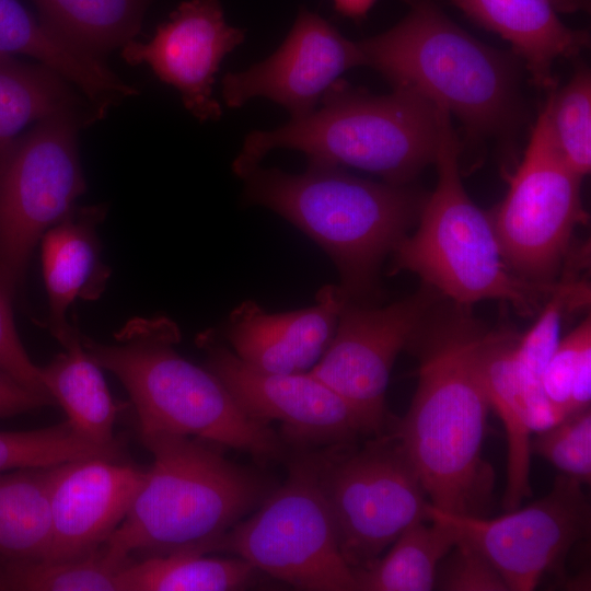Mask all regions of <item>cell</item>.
<instances>
[{"mask_svg":"<svg viewBox=\"0 0 591 591\" xmlns=\"http://www.w3.org/2000/svg\"><path fill=\"white\" fill-rule=\"evenodd\" d=\"M454 304L428 314L407 345L417 358V387L392 427L415 466L430 505L466 517H488L495 472L483 456L490 409L479 349L485 329Z\"/></svg>","mask_w":591,"mask_h":591,"instance_id":"obj_1","label":"cell"},{"mask_svg":"<svg viewBox=\"0 0 591 591\" xmlns=\"http://www.w3.org/2000/svg\"><path fill=\"white\" fill-rule=\"evenodd\" d=\"M243 179L244 201L276 212L316 242L336 265L348 301L364 304L381 264L426 199L408 184L373 182L312 160L301 173L258 165Z\"/></svg>","mask_w":591,"mask_h":591,"instance_id":"obj_2","label":"cell"},{"mask_svg":"<svg viewBox=\"0 0 591 591\" xmlns=\"http://www.w3.org/2000/svg\"><path fill=\"white\" fill-rule=\"evenodd\" d=\"M407 14L357 42L363 66L455 115L472 139L514 138L524 118L520 59L456 25L434 0H404Z\"/></svg>","mask_w":591,"mask_h":591,"instance_id":"obj_3","label":"cell"},{"mask_svg":"<svg viewBox=\"0 0 591 591\" xmlns=\"http://www.w3.org/2000/svg\"><path fill=\"white\" fill-rule=\"evenodd\" d=\"M81 339L89 356L128 392L140 432L195 437L260 462L281 456L283 445L269 424L248 416L209 369L175 351L181 332L171 318L135 317L111 344Z\"/></svg>","mask_w":591,"mask_h":591,"instance_id":"obj_4","label":"cell"},{"mask_svg":"<svg viewBox=\"0 0 591 591\" xmlns=\"http://www.w3.org/2000/svg\"><path fill=\"white\" fill-rule=\"evenodd\" d=\"M153 456L129 511L102 548L118 564L131 555L206 554L264 498L267 483L189 436L140 432Z\"/></svg>","mask_w":591,"mask_h":591,"instance_id":"obj_5","label":"cell"},{"mask_svg":"<svg viewBox=\"0 0 591 591\" xmlns=\"http://www.w3.org/2000/svg\"><path fill=\"white\" fill-rule=\"evenodd\" d=\"M438 141L439 111L429 100L403 88L373 94L339 79L309 116L247 134L232 171L244 178L273 150L290 149L403 185L434 163Z\"/></svg>","mask_w":591,"mask_h":591,"instance_id":"obj_6","label":"cell"},{"mask_svg":"<svg viewBox=\"0 0 591 591\" xmlns=\"http://www.w3.org/2000/svg\"><path fill=\"white\" fill-rule=\"evenodd\" d=\"M438 111L437 185L425 199L417 229L392 253L391 273H414L455 304L499 300L523 315H532L558 283L530 282L511 270L490 213L474 204L462 184V143L451 115L439 106Z\"/></svg>","mask_w":591,"mask_h":591,"instance_id":"obj_7","label":"cell"},{"mask_svg":"<svg viewBox=\"0 0 591 591\" xmlns=\"http://www.w3.org/2000/svg\"><path fill=\"white\" fill-rule=\"evenodd\" d=\"M323 454L290 465L286 483L251 518L234 524L213 551H228L300 590L357 591L324 493Z\"/></svg>","mask_w":591,"mask_h":591,"instance_id":"obj_8","label":"cell"},{"mask_svg":"<svg viewBox=\"0 0 591 591\" xmlns=\"http://www.w3.org/2000/svg\"><path fill=\"white\" fill-rule=\"evenodd\" d=\"M370 438L334 445L322 460L339 549L354 572L371 566L407 526L427 520L429 503L393 430Z\"/></svg>","mask_w":591,"mask_h":591,"instance_id":"obj_9","label":"cell"},{"mask_svg":"<svg viewBox=\"0 0 591 591\" xmlns=\"http://www.w3.org/2000/svg\"><path fill=\"white\" fill-rule=\"evenodd\" d=\"M96 119L85 113L53 115L0 154V285L12 296L38 240L85 190L78 131Z\"/></svg>","mask_w":591,"mask_h":591,"instance_id":"obj_10","label":"cell"},{"mask_svg":"<svg viewBox=\"0 0 591 591\" xmlns=\"http://www.w3.org/2000/svg\"><path fill=\"white\" fill-rule=\"evenodd\" d=\"M581 178L557 146L546 102L506 197L490 213L505 259L522 279L556 283L572 232L587 220Z\"/></svg>","mask_w":591,"mask_h":591,"instance_id":"obj_11","label":"cell"},{"mask_svg":"<svg viewBox=\"0 0 591 591\" xmlns=\"http://www.w3.org/2000/svg\"><path fill=\"white\" fill-rule=\"evenodd\" d=\"M582 485L559 474L547 495L498 518L452 514L430 502L426 517L483 553L509 591H531L590 533L591 507Z\"/></svg>","mask_w":591,"mask_h":591,"instance_id":"obj_12","label":"cell"},{"mask_svg":"<svg viewBox=\"0 0 591 591\" xmlns=\"http://www.w3.org/2000/svg\"><path fill=\"white\" fill-rule=\"evenodd\" d=\"M436 293L427 286L384 306L347 301L329 345L309 371L348 402L370 436L386 432L392 367L431 311Z\"/></svg>","mask_w":591,"mask_h":591,"instance_id":"obj_13","label":"cell"},{"mask_svg":"<svg viewBox=\"0 0 591 591\" xmlns=\"http://www.w3.org/2000/svg\"><path fill=\"white\" fill-rule=\"evenodd\" d=\"M198 339L207 355V369L240 407L263 422L279 421L293 441L334 447L372 437L348 402L309 371H264L217 343L211 332Z\"/></svg>","mask_w":591,"mask_h":591,"instance_id":"obj_14","label":"cell"},{"mask_svg":"<svg viewBox=\"0 0 591 591\" xmlns=\"http://www.w3.org/2000/svg\"><path fill=\"white\" fill-rule=\"evenodd\" d=\"M360 66L363 61L357 42L302 8L287 37L270 56L223 76L221 95L230 108L264 97L297 120L316 109L323 94L344 72Z\"/></svg>","mask_w":591,"mask_h":591,"instance_id":"obj_15","label":"cell"},{"mask_svg":"<svg viewBox=\"0 0 591 591\" xmlns=\"http://www.w3.org/2000/svg\"><path fill=\"white\" fill-rule=\"evenodd\" d=\"M245 39V31L227 23L219 0L182 2L147 43L121 47L124 60L148 65L181 94L185 108L199 121L218 120L220 103L212 96L222 60Z\"/></svg>","mask_w":591,"mask_h":591,"instance_id":"obj_16","label":"cell"},{"mask_svg":"<svg viewBox=\"0 0 591 591\" xmlns=\"http://www.w3.org/2000/svg\"><path fill=\"white\" fill-rule=\"evenodd\" d=\"M146 472L105 457L50 467V543L47 560H67L99 549L125 519Z\"/></svg>","mask_w":591,"mask_h":591,"instance_id":"obj_17","label":"cell"},{"mask_svg":"<svg viewBox=\"0 0 591 591\" xmlns=\"http://www.w3.org/2000/svg\"><path fill=\"white\" fill-rule=\"evenodd\" d=\"M310 308L268 313L256 302L239 304L225 329L233 352L250 366L276 373L310 371L335 333L348 299L339 286L327 285Z\"/></svg>","mask_w":591,"mask_h":591,"instance_id":"obj_18","label":"cell"},{"mask_svg":"<svg viewBox=\"0 0 591 591\" xmlns=\"http://www.w3.org/2000/svg\"><path fill=\"white\" fill-rule=\"evenodd\" d=\"M471 20L500 35L523 61L532 82L555 86L553 67L590 45L584 30L568 27L560 12L589 11L590 0H449Z\"/></svg>","mask_w":591,"mask_h":591,"instance_id":"obj_19","label":"cell"},{"mask_svg":"<svg viewBox=\"0 0 591 591\" xmlns=\"http://www.w3.org/2000/svg\"><path fill=\"white\" fill-rule=\"evenodd\" d=\"M105 213L103 205L73 208L43 236L47 327L60 344L78 332L68 320L69 308L78 298L97 299L109 277L96 235V225Z\"/></svg>","mask_w":591,"mask_h":591,"instance_id":"obj_20","label":"cell"},{"mask_svg":"<svg viewBox=\"0 0 591 591\" xmlns=\"http://www.w3.org/2000/svg\"><path fill=\"white\" fill-rule=\"evenodd\" d=\"M0 55H26L37 59L101 109H109L135 93V88L101 58L68 43L18 0H0Z\"/></svg>","mask_w":591,"mask_h":591,"instance_id":"obj_21","label":"cell"},{"mask_svg":"<svg viewBox=\"0 0 591 591\" xmlns=\"http://www.w3.org/2000/svg\"><path fill=\"white\" fill-rule=\"evenodd\" d=\"M514 333L486 332L479 349L480 370L490 409L505 427L507 436V482L502 498L506 511L532 495L530 485L531 436L533 434L518 374Z\"/></svg>","mask_w":591,"mask_h":591,"instance_id":"obj_22","label":"cell"},{"mask_svg":"<svg viewBox=\"0 0 591 591\" xmlns=\"http://www.w3.org/2000/svg\"><path fill=\"white\" fill-rule=\"evenodd\" d=\"M61 346L63 351L40 368L46 391L62 407L67 421L80 438L104 447L118 443L113 428L119 408L101 367L84 349L79 332Z\"/></svg>","mask_w":591,"mask_h":591,"instance_id":"obj_23","label":"cell"},{"mask_svg":"<svg viewBox=\"0 0 591 591\" xmlns=\"http://www.w3.org/2000/svg\"><path fill=\"white\" fill-rule=\"evenodd\" d=\"M51 68L0 55V154L27 125L60 113L104 115Z\"/></svg>","mask_w":591,"mask_h":591,"instance_id":"obj_24","label":"cell"},{"mask_svg":"<svg viewBox=\"0 0 591 591\" xmlns=\"http://www.w3.org/2000/svg\"><path fill=\"white\" fill-rule=\"evenodd\" d=\"M39 20L73 46L101 58L135 39L155 0H33Z\"/></svg>","mask_w":591,"mask_h":591,"instance_id":"obj_25","label":"cell"},{"mask_svg":"<svg viewBox=\"0 0 591 591\" xmlns=\"http://www.w3.org/2000/svg\"><path fill=\"white\" fill-rule=\"evenodd\" d=\"M457 540L453 529L442 522H414L384 557L355 571L357 591L433 590L438 567Z\"/></svg>","mask_w":591,"mask_h":591,"instance_id":"obj_26","label":"cell"},{"mask_svg":"<svg viewBox=\"0 0 591 591\" xmlns=\"http://www.w3.org/2000/svg\"><path fill=\"white\" fill-rule=\"evenodd\" d=\"M256 569L237 558L192 551L130 560L119 571L121 591H230L243 589Z\"/></svg>","mask_w":591,"mask_h":591,"instance_id":"obj_27","label":"cell"},{"mask_svg":"<svg viewBox=\"0 0 591 591\" xmlns=\"http://www.w3.org/2000/svg\"><path fill=\"white\" fill-rule=\"evenodd\" d=\"M50 467L0 474V557L44 558L51 531Z\"/></svg>","mask_w":591,"mask_h":591,"instance_id":"obj_28","label":"cell"},{"mask_svg":"<svg viewBox=\"0 0 591 591\" xmlns=\"http://www.w3.org/2000/svg\"><path fill=\"white\" fill-rule=\"evenodd\" d=\"M123 566L109 558L102 546L92 554L67 560L0 557V590L121 591Z\"/></svg>","mask_w":591,"mask_h":591,"instance_id":"obj_29","label":"cell"},{"mask_svg":"<svg viewBox=\"0 0 591 591\" xmlns=\"http://www.w3.org/2000/svg\"><path fill=\"white\" fill-rule=\"evenodd\" d=\"M121 444L97 445L80 438L66 420L36 430L0 432V474L12 470L50 467L69 461L117 460Z\"/></svg>","mask_w":591,"mask_h":591,"instance_id":"obj_30","label":"cell"},{"mask_svg":"<svg viewBox=\"0 0 591 591\" xmlns=\"http://www.w3.org/2000/svg\"><path fill=\"white\" fill-rule=\"evenodd\" d=\"M555 140L564 158L581 177L591 169V76L586 66L576 69L547 99Z\"/></svg>","mask_w":591,"mask_h":591,"instance_id":"obj_31","label":"cell"},{"mask_svg":"<svg viewBox=\"0 0 591 591\" xmlns=\"http://www.w3.org/2000/svg\"><path fill=\"white\" fill-rule=\"evenodd\" d=\"M531 452L544 457L561 474L581 484L591 480L590 407L572 413L552 428L536 433Z\"/></svg>","mask_w":591,"mask_h":591,"instance_id":"obj_32","label":"cell"},{"mask_svg":"<svg viewBox=\"0 0 591 591\" xmlns=\"http://www.w3.org/2000/svg\"><path fill=\"white\" fill-rule=\"evenodd\" d=\"M434 589L444 591H509L501 575L488 558L465 541L441 560Z\"/></svg>","mask_w":591,"mask_h":591,"instance_id":"obj_33","label":"cell"},{"mask_svg":"<svg viewBox=\"0 0 591 591\" xmlns=\"http://www.w3.org/2000/svg\"><path fill=\"white\" fill-rule=\"evenodd\" d=\"M591 351V322L588 316L563 337L542 374V386L548 399L568 416L572 382L583 356Z\"/></svg>","mask_w":591,"mask_h":591,"instance_id":"obj_34","label":"cell"},{"mask_svg":"<svg viewBox=\"0 0 591 591\" xmlns=\"http://www.w3.org/2000/svg\"><path fill=\"white\" fill-rule=\"evenodd\" d=\"M11 300L12 294L0 285V370L25 386L48 394L40 368L31 360L19 338Z\"/></svg>","mask_w":591,"mask_h":591,"instance_id":"obj_35","label":"cell"},{"mask_svg":"<svg viewBox=\"0 0 591 591\" xmlns=\"http://www.w3.org/2000/svg\"><path fill=\"white\" fill-rule=\"evenodd\" d=\"M54 403L50 395L27 387L0 370V417L14 416Z\"/></svg>","mask_w":591,"mask_h":591,"instance_id":"obj_36","label":"cell"},{"mask_svg":"<svg viewBox=\"0 0 591 591\" xmlns=\"http://www.w3.org/2000/svg\"><path fill=\"white\" fill-rule=\"evenodd\" d=\"M333 2L340 15L360 21L366 18L376 0H333Z\"/></svg>","mask_w":591,"mask_h":591,"instance_id":"obj_37","label":"cell"}]
</instances>
